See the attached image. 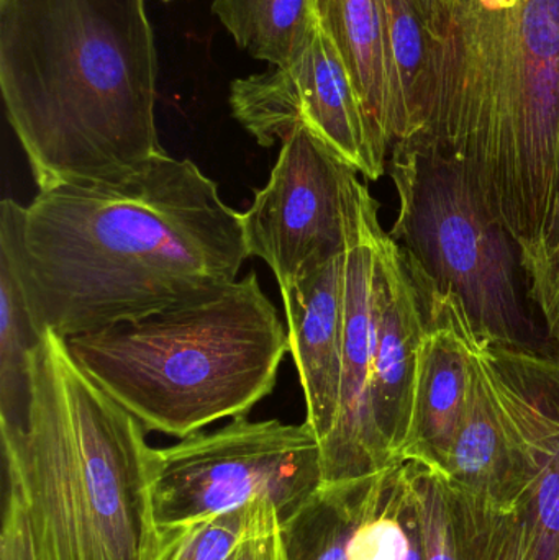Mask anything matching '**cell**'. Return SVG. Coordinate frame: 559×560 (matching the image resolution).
Listing matches in <instances>:
<instances>
[{"mask_svg": "<svg viewBox=\"0 0 559 560\" xmlns=\"http://www.w3.org/2000/svg\"><path fill=\"white\" fill-rule=\"evenodd\" d=\"M445 477L452 486L499 505H514L534 489L535 482L528 483L519 466L498 397L479 359L478 345Z\"/></svg>", "mask_w": 559, "mask_h": 560, "instance_id": "cell-14", "label": "cell"}, {"mask_svg": "<svg viewBox=\"0 0 559 560\" xmlns=\"http://www.w3.org/2000/svg\"><path fill=\"white\" fill-rule=\"evenodd\" d=\"M0 255L39 331H98L216 292L249 258L242 213L167 153L117 180L59 183L0 206Z\"/></svg>", "mask_w": 559, "mask_h": 560, "instance_id": "cell-1", "label": "cell"}, {"mask_svg": "<svg viewBox=\"0 0 559 560\" xmlns=\"http://www.w3.org/2000/svg\"><path fill=\"white\" fill-rule=\"evenodd\" d=\"M42 338L15 272L0 255V430L25 424L32 405L33 354Z\"/></svg>", "mask_w": 559, "mask_h": 560, "instance_id": "cell-20", "label": "cell"}, {"mask_svg": "<svg viewBox=\"0 0 559 560\" xmlns=\"http://www.w3.org/2000/svg\"><path fill=\"white\" fill-rule=\"evenodd\" d=\"M279 516L271 502H253L163 532L158 560H229L243 541L272 533Z\"/></svg>", "mask_w": 559, "mask_h": 560, "instance_id": "cell-21", "label": "cell"}, {"mask_svg": "<svg viewBox=\"0 0 559 560\" xmlns=\"http://www.w3.org/2000/svg\"><path fill=\"white\" fill-rule=\"evenodd\" d=\"M559 255V189L557 199H555L554 209L548 217L547 225L541 233L540 242L534 253L521 259L522 269H524V278L528 272L541 268L551 259Z\"/></svg>", "mask_w": 559, "mask_h": 560, "instance_id": "cell-26", "label": "cell"}, {"mask_svg": "<svg viewBox=\"0 0 559 560\" xmlns=\"http://www.w3.org/2000/svg\"><path fill=\"white\" fill-rule=\"evenodd\" d=\"M400 518L404 520L409 526L410 538H412V546H410L409 555L406 560H422V549H420L419 532H417L416 520H414L412 506L407 500L406 490H404L403 476H400Z\"/></svg>", "mask_w": 559, "mask_h": 560, "instance_id": "cell-28", "label": "cell"}, {"mask_svg": "<svg viewBox=\"0 0 559 560\" xmlns=\"http://www.w3.org/2000/svg\"><path fill=\"white\" fill-rule=\"evenodd\" d=\"M235 120L263 148L305 128L366 180L386 173L389 147L371 124L331 39L317 23L304 51L286 66L235 79Z\"/></svg>", "mask_w": 559, "mask_h": 560, "instance_id": "cell-9", "label": "cell"}, {"mask_svg": "<svg viewBox=\"0 0 559 560\" xmlns=\"http://www.w3.org/2000/svg\"><path fill=\"white\" fill-rule=\"evenodd\" d=\"M422 2L432 75L412 138L466 166L525 258L559 189V0Z\"/></svg>", "mask_w": 559, "mask_h": 560, "instance_id": "cell-2", "label": "cell"}, {"mask_svg": "<svg viewBox=\"0 0 559 560\" xmlns=\"http://www.w3.org/2000/svg\"><path fill=\"white\" fill-rule=\"evenodd\" d=\"M278 529L279 526L272 533H265V535L246 539L236 548L229 560H276Z\"/></svg>", "mask_w": 559, "mask_h": 560, "instance_id": "cell-27", "label": "cell"}, {"mask_svg": "<svg viewBox=\"0 0 559 560\" xmlns=\"http://www.w3.org/2000/svg\"><path fill=\"white\" fill-rule=\"evenodd\" d=\"M240 48L269 66L294 61L317 28L315 0H213Z\"/></svg>", "mask_w": 559, "mask_h": 560, "instance_id": "cell-19", "label": "cell"}, {"mask_svg": "<svg viewBox=\"0 0 559 560\" xmlns=\"http://www.w3.org/2000/svg\"><path fill=\"white\" fill-rule=\"evenodd\" d=\"M289 352L298 368L307 420L318 446L327 440L340 404L343 354L345 255L281 290Z\"/></svg>", "mask_w": 559, "mask_h": 560, "instance_id": "cell-13", "label": "cell"}, {"mask_svg": "<svg viewBox=\"0 0 559 560\" xmlns=\"http://www.w3.org/2000/svg\"><path fill=\"white\" fill-rule=\"evenodd\" d=\"M389 474L358 486H322L279 525L286 559L350 560L351 536L361 522L380 510Z\"/></svg>", "mask_w": 559, "mask_h": 560, "instance_id": "cell-17", "label": "cell"}, {"mask_svg": "<svg viewBox=\"0 0 559 560\" xmlns=\"http://www.w3.org/2000/svg\"><path fill=\"white\" fill-rule=\"evenodd\" d=\"M276 560H288V559H286L284 551H282L281 541H279V529H278V541H276Z\"/></svg>", "mask_w": 559, "mask_h": 560, "instance_id": "cell-29", "label": "cell"}, {"mask_svg": "<svg viewBox=\"0 0 559 560\" xmlns=\"http://www.w3.org/2000/svg\"><path fill=\"white\" fill-rule=\"evenodd\" d=\"M400 476L419 532L422 560H458L446 477L416 460L403 463Z\"/></svg>", "mask_w": 559, "mask_h": 560, "instance_id": "cell-22", "label": "cell"}, {"mask_svg": "<svg viewBox=\"0 0 559 560\" xmlns=\"http://www.w3.org/2000/svg\"><path fill=\"white\" fill-rule=\"evenodd\" d=\"M144 0H0V91L38 189L117 180L166 153Z\"/></svg>", "mask_w": 559, "mask_h": 560, "instance_id": "cell-3", "label": "cell"}, {"mask_svg": "<svg viewBox=\"0 0 559 560\" xmlns=\"http://www.w3.org/2000/svg\"><path fill=\"white\" fill-rule=\"evenodd\" d=\"M322 486L321 446L307 423L238 417L156 450L154 516L170 532L265 500L281 525Z\"/></svg>", "mask_w": 559, "mask_h": 560, "instance_id": "cell-7", "label": "cell"}, {"mask_svg": "<svg viewBox=\"0 0 559 560\" xmlns=\"http://www.w3.org/2000/svg\"><path fill=\"white\" fill-rule=\"evenodd\" d=\"M432 315L417 349L412 415L403 463L446 474L471 382L478 335L458 295L430 279Z\"/></svg>", "mask_w": 559, "mask_h": 560, "instance_id": "cell-12", "label": "cell"}, {"mask_svg": "<svg viewBox=\"0 0 559 560\" xmlns=\"http://www.w3.org/2000/svg\"><path fill=\"white\" fill-rule=\"evenodd\" d=\"M358 176L305 128L282 141L268 183L242 213L249 258L271 268L279 289L345 255L366 187Z\"/></svg>", "mask_w": 559, "mask_h": 560, "instance_id": "cell-8", "label": "cell"}, {"mask_svg": "<svg viewBox=\"0 0 559 560\" xmlns=\"http://www.w3.org/2000/svg\"><path fill=\"white\" fill-rule=\"evenodd\" d=\"M0 560H45L39 552L32 522L15 493L7 490L3 506Z\"/></svg>", "mask_w": 559, "mask_h": 560, "instance_id": "cell-24", "label": "cell"}, {"mask_svg": "<svg viewBox=\"0 0 559 560\" xmlns=\"http://www.w3.org/2000/svg\"><path fill=\"white\" fill-rule=\"evenodd\" d=\"M2 431L7 490L32 522L45 560H158L156 450L144 427L43 332L25 424Z\"/></svg>", "mask_w": 559, "mask_h": 560, "instance_id": "cell-4", "label": "cell"}, {"mask_svg": "<svg viewBox=\"0 0 559 560\" xmlns=\"http://www.w3.org/2000/svg\"><path fill=\"white\" fill-rule=\"evenodd\" d=\"M389 91V148L419 131L432 74L433 38L422 0H377ZM391 151V150H389Z\"/></svg>", "mask_w": 559, "mask_h": 560, "instance_id": "cell-15", "label": "cell"}, {"mask_svg": "<svg viewBox=\"0 0 559 560\" xmlns=\"http://www.w3.org/2000/svg\"><path fill=\"white\" fill-rule=\"evenodd\" d=\"M387 167L399 202L391 238L458 295L478 338L528 348L521 252L471 173L419 138L394 144Z\"/></svg>", "mask_w": 559, "mask_h": 560, "instance_id": "cell-6", "label": "cell"}, {"mask_svg": "<svg viewBox=\"0 0 559 560\" xmlns=\"http://www.w3.org/2000/svg\"><path fill=\"white\" fill-rule=\"evenodd\" d=\"M381 230L380 203L366 186L345 252L340 404L334 430L321 443L322 479L327 487L371 482L400 466L384 450L373 413L376 249Z\"/></svg>", "mask_w": 559, "mask_h": 560, "instance_id": "cell-10", "label": "cell"}, {"mask_svg": "<svg viewBox=\"0 0 559 560\" xmlns=\"http://www.w3.org/2000/svg\"><path fill=\"white\" fill-rule=\"evenodd\" d=\"M449 483L458 560H532L535 486L521 502L499 505Z\"/></svg>", "mask_w": 559, "mask_h": 560, "instance_id": "cell-18", "label": "cell"}, {"mask_svg": "<svg viewBox=\"0 0 559 560\" xmlns=\"http://www.w3.org/2000/svg\"><path fill=\"white\" fill-rule=\"evenodd\" d=\"M164 2H170V0H164Z\"/></svg>", "mask_w": 559, "mask_h": 560, "instance_id": "cell-30", "label": "cell"}, {"mask_svg": "<svg viewBox=\"0 0 559 560\" xmlns=\"http://www.w3.org/2000/svg\"><path fill=\"white\" fill-rule=\"evenodd\" d=\"M315 13L318 25L337 48L371 124L389 147V91L380 3L315 0Z\"/></svg>", "mask_w": 559, "mask_h": 560, "instance_id": "cell-16", "label": "cell"}, {"mask_svg": "<svg viewBox=\"0 0 559 560\" xmlns=\"http://www.w3.org/2000/svg\"><path fill=\"white\" fill-rule=\"evenodd\" d=\"M66 345L144 430L179 440L248 417L275 390L289 352L288 329L256 272Z\"/></svg>", "mask_w": 559, "mask_h": 560, "instance_id": "cell-5", "label": "cell"}, {"mask_svg": "<svg viewBox=\"0 0 559 560\" xmlns=\"http://www.w3.org/2000/svg\"><path fill=\"white\" fill-rule=\"evenodd\" d=\"M432 315L430 278L389 233L376 249V352L373 413L384 450L403 464L412 415L417 349Z\"/></svg>", "mask_w": 559, "mask_h": 560, "instance_id": "cell-11", "label": "cell"}, {"mask_svg": "<svg viewBox=\"0 0 559 560\" xmlns=\"http://www.w3.org/2000/svg\"><path fill=\"white\" fill-rule=\"evenodd\" d=\"M528 296L540 308L548 335L559 345V255L525 276Z\"/></svg>", "mask_w": 559, "mask_h": 560, "instance_id": "cell-25", "label": "cell"}, {"mask_svg": "<svg viewBox=\"0 0 559 560\" xmlns=\"http://www.w3.org/2000/svg\"><path fill=\"white\" fill-rule=\"evenodd\" d=\"M400 466L387 476L380 510L354 529L348 546L350 560H406L412 538L399 515Z\"/></svg>", "mask_w": 559, "mask_h": 560, "instance_id": "cell-23", "label": "cell"}]
</instances>
